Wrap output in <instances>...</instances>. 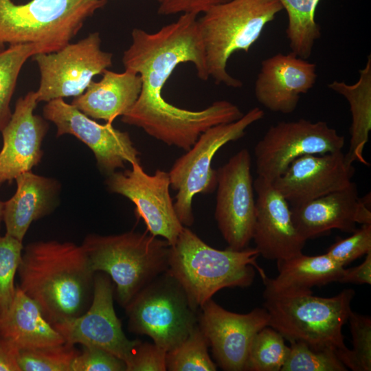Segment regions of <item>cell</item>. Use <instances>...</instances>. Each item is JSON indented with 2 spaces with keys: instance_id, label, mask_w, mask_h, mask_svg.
<instances>
[{
  "instance_id": "cell-37",
  "label": "cell",
  "mask_w": 371,
  "mask_h": 371,
  "mask_svg": "<svg viewBox=\"0 0 371 371\" xmlns=\"http://www.w3.org/2000/svg\"><path fill=\"white\" fill-rule=\"evenodd\" d=\"M166 353L155 343L140 341L127 364L126 371H166Z\"/></svg>"
},
{
  "instance_id": "cell-20",
  "label": "cell",
  "mask_w": 371,
  "mask_h": 371,
  "mask_svg": "<svg viewBox=\"0 0 371 371\" xmlns=\"http://www.w3.org/2000/svg\"><path fill=\"white\" fill-rule=\"evenodd\" d=\"M38 103L33 91L19 98L9 122L1 131L0 184L31 171L42 159V143L48 126L34 114Z\"/></svg>"
},
{
  "instance_id": "cell-7",
  "label": "cell",
  "mask_w": 371,
  "mask_h": 371,
  "mask_svg": "<svg viewBox=\"0 0 371 371\" xmlns=\"http://www.w3.org/2000/svg\"><path fill=\"white\" fill-rule=\"evenodd\" d=\"M107 0H0V48L38 43L47 53L70 43L86 20Z\"/></svg>"
},
{
  "instance_id": "cell-35",
  "label": "cell",
  "mask_w": 371,
  "mask_h": 371,
  "mask_svg": "<svg viewBox=\"0 0 371 371\" xmlns=\"http://www.w3.org/2000/svg\"><path fill=\"white\" fill-rule=\"evenodd\" d=\"M371 251V224H363L352 235L330 245L326 254L344 266Z\"/></svg>"
},
{
  "instance_id": "cell-14",
  "label": "cell",
  "mask_w": 371,
  "mask_h": 371,
  "mask_svg": "<svg viewBox=\"0 0 371 371\" xmlns=\"http://www.w3.org/2000/svg\"><path fill=\"white\" fill-rule=\"evenodd\" d=\"M114 289L106 273L95 272L89 308L82 314L54 326L66 342L102 348L124 361L127 366L141 341L130 340L125 335L113 306Z\"/></svg>"
},
{
  "instance_id": "cell-4",
  "label": "cell",
  "mask_w": 371,
  "mask_h": 371,
  "mask_svg": "<svg viewBox=\"0 0 371 371\" xmlns=\"http://www.w3.org/2000/svg\"><path fill=\"white\" fill-rule=\"evenodd\" d=\"M82 246L94 272L111 278L116 300L123 308L168 268L170 245L147 231L89 234Z\"/></svg>"
},
{
  "instance_id": "cell-33",
  "label": "cell",
  "mask_w": 371,
  "mask_h": 371,
  "mask_svg": "<svg viewBox=\"0 0 371 371\" xmlns=\"http://www.w3.org/2000/svg\"><path fill=\"white\" fill-rule=\"evenodd\" d=\"M348 321L352 335V348L342 359L353 371L371 370V319L370 316L350 312Z\"/></svg>"
},
{
  "instance_id": "cell-40",
  "label": "cell",
  "mask_w": 371,
  "mask_h": 371,
  "mask_svg": "<svg viewBox=\"0 0 371 371\" xmlns=\"http://www.w3.org/2000/svg\"><path fill=\"white\" fill-rule=\"evenodd\" d=\"M20 349L0 335V371H21L19 363Z\"/></svg>"
},
{
  "instance_id": "cell-3",
  "label": "cell",
  "mask_w": 371,
  "mask_h": 371,
  "mask_svg": "<svg viewBox=\"0 0 371 371\" xmlns=\"http://www.w3.org/2000/svg\"><path fill=\"white\" fill-rule=\"evenodd\" d=\"M260 256L254 248L236 251L215 249L184 227L176 242L170 245L168 271L183 288L192 306L201 308L224 288L247 287L254 282L257 269L267 276L256 263Z\"/></svg>"
},
{
  "instance_id": "cell-26",
  "label": "cell",
  "mask_w": 371,
  "mask_h": 371,
  "mask_svg": "<svg viewBox=\"0 0 371 371\" xmlns=\"http://www.w3.org/2000/svg\"><path fill=\"white\" fill-rule=\"evenodd\" d=\"M329 89L343 95L348 102L352 115L350 148L346 157L350 162L368 163L363 153L371 129V57L368 56L366 66L359 70V80L354 85L335 80L328 85Z\"/></svg>"
},
{
  "instance_id": "cell-34",
  "label": "cell",
  "mask_w": 371,
  "mask_h": 371,
  "mask_svg": "<svg viewBox=\"0 0 371 371\" xmlns=\"http://www.w3.org/2000/svg\"><path fill=\"white\" fill-rule=\"evenodd\" d=\"M22 242L8 234L0 236V313L10 306L14 296V277L23 253Z\"/></svg>"
},
{
  "instance_id": "cell-27",
  "label": "cell",
  "mask_w": 371,
  "mask_h": 371,
  "mask_svg": "<svg viewBox=\"0 0 371 371\" xmlns=\"http://www.w3.org/2000/svg\"><path fill=\"white\" fill-rule=\"evenodd\" d=\"M288 14L286 38L291 52L308 59L315 43L322 35L315 21V11L320 0H279Z\"/></svg>"
},
{
  "instance_id": "cell-2",
  "label": "cell",
  "mask_w": 371,
  "mask_h": 371,
  "mask_svg": "<svg viewBox=\"0 0 371 371\" xmlns=\"http://www.w3.org/2000/svg\"><path fill=\"white\" fill-rule=\"evenodd\" d=\"M19 286L53 325L77 317L91 304L95 272L82 246L36 241L22 253Z\"/></svg>"
},
{
  "instance_id": "cell-23",
  "label": "cell",
  "mask_w": 371,
  "mask_h": 371,
  "mask_svg": "<svg viewBox=\"0 0 371 371\" xmlns=\"http://www.w3.org/2000/svg\"><path fill=\"white\" fill-rule=\"evenodd\" d=\"M98 82L91 80L71 104L87 116L112 124L127 113L137 100L142 89L139 75L125 70L117 73L106 69Z\"/></svg>"
},
{
  "instance_id": "cell-24",
  "label": "cell",
  "mask_w": 371,
  "mask_h": 371,
  "mask_svg": "<svg viewBox=\"0 0 371 371\" xmlns=\"http://www.w3.org/2000/svg\"><path fill=\"white\" fill-rule=\"evenodd\" d=\"M0 335L20 350L64 344L63 337L43 315L39 306L18 286L9 308L0 313Z\"/></svg>"
},
{
  "instance_id": "cell-21",
  "label": "cell",
  "mask_w": 371,
  "mask_h": 371,
  "mask_svg": "<svg viewBox=\"0 0 371 371\" xmlns=\"http://www.w3.org/2000/svg\"><path fill=\"white\" fill-rule=\"evenodd\" d=\"M317 76L315 63L292 52L278 53L261 63L255 82L256 98L271 111L291 113L301 95L314 87Z\"/></svg>"
},
{
  "instance_id": "cell-38",
  "label": "cell",
  "mask_w": 371,
  "mask_h": 371,
  "mask_svg": "<svg viewBox=\"0 0 371 371\" xmlns=\"http://www.w3.org/2000/svg\"><path fill=\"white\" fill-rule=\"evenodd\" d=\"M230 0H157L160 15L204 13L212 7Z\"/></svg>"
},
{
  "instance_id": "cell-36",
  "label": "cell",
  "mask_w": 371,
  "mask_h": 371,
  "mask_svg": "<svg viewBox=\"0 0 371 371\" xmlns=\"http://www.w3.org/2000/svg\"><path fill=\"white\" fill-rule=\"evenodd\" d=\"M124 361L102 348L82 346L74 359L71 371H126Z\"/></svg>"
},
{
  "instance_id": "cell-12",
  "label": "cell",
  "mask_w": 371,
  "mask_h": 371,
  "mask_svg": "<svg viewBox=\"0 0 371 371\" xmlns=\"http://www.w3.org/2000/svg\"><path fill=\"white\" fill-rule=\"evenodd\" d=\"M214 218L218 228L233 250L248 247L256 219V200L251 174V155L243 148L216 170Z\"/></svg>"
},
{
  "instance_id": "cell-11",
  "label": "cell",
  "mask_w": 371,
  "mask_h": 371,
  "mask_svg": "<svg viewBox=\"0 0 371 371\" xmlns=\"http://www.w3.org/2000/svg\"><path fill=\"white\" fill-rule=\"evenodd\" d=\"M344 137L323 121L300 119L269 127L254 148L256 172L273 182L297 158L342 150Z\"/></svg>"
},
{
  "instance_id": "cell-6",
  "label": "cell",
  "mask_w": 371,
  "mask_h": 371,
  "mask_svg": "<svg viewBox=\"0 0 371 371\" xmlns=\"http://www.w3.org/2000/svg\"><path fill=\"white\" fill-rule=\"evenodd\" d=\"M355 295L354 289H347L330 297L313 293L277 295L265 298L263 307L269 314L268 326L285 339L315 350H333L342 361L349 350L342 328L352 311Z\"/></svg>"
},
{
  "instance_id": "cell-25",
  "label": "cell",
  "mask_w": 371,
  "mask_h": 371,
  "mask_svg": "<svg viewBox=\"0 0 371 371\" xmlns=\"http://www.w3.org/2000/svg\"><path fill=\"white\" fill-rule=\"evenodd\" d=\"M278 273L264 280L263 297L282 295L310 293L311 288L338 282L344 267L326 253L295 256L277 261Z\"/></svg>"
},
{
  "instance_id": "cell-16",
  "label": "cell",
  "mask_w": 371,
  "mask_h": 371,
  "mask_svg": "<svg viewBox=\"0 0 371 371\" xmlns=\"http://www.w3.org/2000/svg\"><path fill=\"white\" fill-rule=\"evenodd\" d=\"M198 326L205 336L217 365L225 371H243L251 341L268 326L265 307L248 313L229 311L212 298L201 308Z\"/></svg>"
},
{
  "instance_id": "cell-19",
  "label": "cell",
  "mask_w": 371,
  "mask_h": 371,
  "mask_svg": "<svg viewBox=\"0 0 371 371\" xmlns=\"http://www.w3.org/2000/svg\"><path fill=\"white\" fill-rule=\"evenodd\" d=\"M370 196L358 195L357 186L346 187L301 205L291 207L293 221L300 235L313 239L336 229L354 232L357 224H371Z\"/></svg>"
},
{
  "instance_id": "cell-15",
  "label": "cell",
  "mask_w": 371,
  "mask_h": 371,
  "mask_svg": "<svg viewBox=\"0 0 371 371\" xmlns=\"http://www.w3.org/2000/svg\"><path fill=\"white\" fill-rule=\"evenodd\" d=\"M44 117L56 127V135L69 134L93 152L98 169L106 175L124 168L126 163H140V152L127 132L112 124H101L63 99L51 100L44 106Z\"/></svg>"
},
{
  "instance_id": "cell-41",
  "label": "cell",
  "mask_w": 371,
  "mask_h": 371,
  "mask_svg": "<svg viewBox=\"0 0 371 371\" xmlns=\"http://www.w3.org/2000/svg\"><path fill=\"white\" fill-rule=\"evenodd\" d=\"M4 203L0 201V227L3 218Z\"/></svg>"
},
{
  "instance_id": "cell-13",
  "label": "cell",
  "mask_w": 371,
  "mask_h": 371,
  "mask_svg": "<svg viewBox=\"0 0 371 371\" xmlns=\"http://www.w3.org/2000/svg\"><path fill=\"white\" fill-rule=\"evenodd\" d=\"M131 165L129 170L115 171L107 176L108 190L128 199L135 206V216L144 221L146 231L173 245L185 226L175 210L168 172L158 169L149 175L141 163Z\"/></svg>"
},
{
  "instance_id": "cell-5",
  "label": "cell",
  "mask_w": 371,
  "mask_h": 371,
  "mask_svg": "<svg viewBox=\"0 0 371 371\" xmlns=\"http://www.w3.org/2000/svg\"><path fill=\"white\" fill-rule=\"evenodd\" d=\"M282 10L279 0H230L203 13L199 26L208 74L216 84L243 86L227 71L229 58L237 51L247 53L266 25Z\"/></svg>"
},
{
  "instance_id": "cell-32",
  "label": "cell",
  "mask_w": 371,
  "mask_h": 371,
  "mask_svg": "<svg viewBox=\"0 0 371 371\" xmlns=\"http://www.w3.org/2000/svg\"><path fill=\"white\" fill-rule=\"evenodd\" d=\"M289 353L281 371H346L331 350H315L304 343L291 341Z\"/></svg>"
},
{
  "instance_id": "cell-28",
  "label": "cell",
  "mask_w": 371,
  "mask_h": 371,
  "mask_svg": "<svg viewBox=\"0 0 371 371\" xmlns=\"http://www.w3.org/2000/svg\"><path fill=\"white\" fill-rule=\"evenodd\" d=\"M47 53L38 43H24L0 48V131L9 122L10 101L20 71L26 60L37 54Z\"/></svg>"
},
{
  "instance_id": "cell-10",
  "label": "cell",
  "mask_w": 371,
  "mask_h": 371,
  "mask_svg": "<svg viewBox=\"0 0 371 371\" xmlns=\"http://www.w3.org/2000/svg\"><path fill=\"white\" fill-rule=\"evenodd\" d=\"M100 45V34L95 32L56 52L33 56L41 76L38 102L83 93L93 76L112 65V53L102 50Z\"/></svg>"
},
{
  "instance_id": "cell-31",
  "label": "cell",
  "mask_w": 371,
  "mask_h": 371,
  "mask_svg": "<svg viewBox=\"0 0 371 371\" xmlns=\"http://www.w3.org/2000/svg\"><path fill=\"white\" fill-rule=\"evenodd\" d=\"M75 345L64 344L20 350L19 363L21 371H71L78 350Z\"/></svg>"
},
{
  "instance_id": "cell-18",
  "label": "cell",
  "mask_w": 371,
  "mask_h": 371,
  "mask_svg": "<svg viewBox=\"0 0 371 371\" xmlns=\"http://www.w3.org/2000/svg\"><path fill=\"white\" fill-rule=\"evenodd\" d=\"M254 188L257 196L252 240L260 255L277 262L302 253L306 240L294 225L287 201L260 177L254 181Z\"/></svg>"
},
{
  "instance_id": "cell-17",
  "label": "cell",
  "mask_w": 371,
  "mask_h": 371,
  "mask_svg": "<svg viewBox=\"0 0 371 371\" xmlns=\"http://www.w3.org/2000/svg\"><path fill=\"white\" fill-rule=\"evenodd\" d=\"M354 173L352 163L340 150L300 157L271 183L293 207L346 187Z\"/></svg>"
},
{
  "instance_id": "cell-30",
  "label": "cell",
  "mask_w": 371,
  "mask_h": 371,
  "mask_svg": "<svg viewBox=\"0 0 371 371\" xmlns=\"http://www.w3.org/2000/svg\"><path fill=\"white\" fill-rule=\"evenodd\" d=\"M208 346L207 341L197 324L183 342L167 352L166 370H216V365L209 355Z\"/></svg>"
},
{
  "instance_id": "cell-9",
  "label": "cell",
  "mask_w": 371,
  "mask_h": 371,
  "mask_svg": "<svg viewBox=\"0 0 371 371\" xmlns=\"http://www.w3.org/2000/svg\"><path fill=\"white\" fill-rule=\"evenodd\" d=\"M264 115L261 109L254 107L238 120L209 128L174 162L168 175L171 188L177 192L175 210L183 226L194 223V196L211 193L216 188V170L212 167L215 154L226 144L243 137L246 129Z\"/></svg>"
},
{
  "instance_id": "cell-22",
  "label": "cell",
  "mask_w": 371,
  "mask_h": 371,
  "mask_svg": "<svg viewBox=\"0 0 371 371\" xmlns=\"http://www.w3.org/2000/svg\"><path fill=\"white\" fill-rule=\"evenodd\" d=\"M16 190L4 203L5 234L23 242L31 224L49 214L56 205L59 185L52 178L23 172L16 179Z\"/></svg>"
},
{
  "instance_id": "cell-1",
  "label": "cell",
  "mask_w": 371,
  "mask_h": 371,
  "mask_svg": "<svg viewBox=\"0 0 371 371\" xmlns=\"http://www.w3.org/2000/svg\"><path fill=\"white\" fill-rule=\"evenodd\" d=\"M196 16L182 14L154 33L134 28L132 43L122 56L125 70L139 75L142 84L137 100L122 121L185 151L212 126V111L207 107L191 111L174 106L161 91L181 63H192L201 80L210 78Z\"/></svg>"
},
{
  "instance_id": "cell-29",
  "label": "cell",
  "mask_w": 371,
  "mask_h": 371,
  "mask_svg": "<svg viewBox=\"0 0 371 371\" xmlns=\"http://www.w3.org/2000/svg\"><path fill=\"white\" fill-rule=\"evenodd\" d=\"M289 353L284 337L267 326L254 337L247 355L246 371H281Z\"/></svg>"
},
{
  "instance_id": "cell-8",
  "label": "cell",
  "mask_w": 371,
  "mask_h": 371,
  "mask_svg": "<svg viewBox=\"0 0 371 371\" xmlns=\"http://www.w3.org/2000/svg\"><path fill=\"white\" fill-rule=\"evenodd\" d=\"M124 308L128 330L150 337L166 352L183 342L198 324V310L168 271L138 292Z\"/></svg>"
},
{
  "instance_id": "cell-39",
  "label": "cell",
  "mask_w": 371,
  "mask_h": 371,
  "mask_svg": "<svg viewBox=\"0 0 371 371\" xmlns=\"http://www.w3.org/2000/svg\"><path fill=\"white\" fill-rule=\"evenodd\" d=\"M339 282L356 284H371V251L359 265L343 269Z\"/></svg>"
}]
</instances>
